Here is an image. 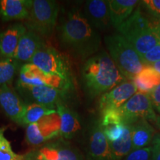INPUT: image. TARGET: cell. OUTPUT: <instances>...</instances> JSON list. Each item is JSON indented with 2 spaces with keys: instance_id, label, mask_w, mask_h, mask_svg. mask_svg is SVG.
I'll list each match as a JSON object with an SVG mask.
<instances>
[{
  "instance_id": "1",
  "label": "cell",
  "mask_w": 160,
  "mask_h": 160,
  "mask_svg": "<svg viewBox=\"0 0 160 160\" xmlns=\"http://www.w3.org/2000/svg\"><path fill=\"white\" fill-rule=\"evenodd\" d=\"M60 15L57 34L65 48L85 61L99 52L101 37L83 15L82 10L73 6L64 10Z\"/></svg>"
},
{
  "instance_id": "2",
  "label": "cell",
  "mask_w": 160,
  "mask_h": 160,
  "mask_svg": "<svg viewBox=\"0 0 160 160\" xmlns=\"http://www.w3.org/2000/svg\"><path fill=\"white\" fill-rule=\"evenodd\" d=\"M81 77L85 92L93 98L127 80L105 51H99L85 60L82 66Z\"/></svg>"
},
{
  "instance_id": "3",
  "label": "cell",
  "mask_w": 160,
  "mask_h": 160,
  "mask_svg": "<svg viewBox=\"0 0 160 160\" xmlns=\"http://www.w3.org/2000/svg\"><path fill=\"white\" fill-rule=\"evenodd\" d=\"M154 22L150 19L148 15L138 7L128 19L117 29V31L142 57L159 43Z\"/></svg>"
},
{
  "instance_id": "4",
  "label": "cell",
  "mask_w": 160,
  "mask_h": 160,
  "mask_svg": "<svg viewBox=\"0 0 160 160\" xmlns=\"http://www.w3.org/2000/svg\"><path fill=\"white\" fill-rule=\"evenodd\" d=\"M108 53L127 80H131L141 72L145 65L134 48L119 33L105 37Z\"/></svg>"
},
{
  "instance_id": "5",
  "label": "cell",
  "mask_w": 160,
  "mask_h": 160,
  "mask_svg": "<svg viewBox=\"0 0 160 160\" xmlns=\"http://www.w3.org/2000/svg\"><path fill=\"white\" fill-rule=\"evenodd\" d=\"M59 5L53 0H32L29 16L25 20L27 30L41 36L48 37L57 26Z\"/></svg>"
},
{
  "instance_id": "6",
  "label": "cell",
  "mask_w": 160,
  "mask_h": 160,
  "mask_svg": "<svg viewBox=\"0 0 160 160\" xmlns=\"http://www.w3.org/2000/svg\"><path fill=\"white\" fill-rule=\"evenodd\" d=\"M23 160H85V156L69 140H50L23 154Z\"/></svg>"
},
{
  "instance_id": "7",
  "label": "cell",
  "mask_w": 160,
  "mask_h": 160,
  "mask_svg": "<svg viewBox=\"0 0 160 160\" xmlns=\"http://www.w3.org/2000/svg\"><path fill=\"white\" fill-rule=\"evenodd\" d=\"M29 63L50 74L57 75L73 84L70 60L51 46L45 45L33 56Z\"/></svg>"
},
{
  "instance_id": "8",
  "label": "cell",
  "mask_w": 160,
  "mask_h": 160,
  "mask_svg": "<svg viewBox=\"0 0 160 160\" xmlns=\"http://www.w3.org/2000/svg\"><path fill=\"white\" fill-rule=\"evenodd\" d=\"M85 160H112L109 142L100 119H93L83 131Z\"/></svg>"
},
{
  "instance_id": "9",
  "label": "cell",
  "mask_w": 160,
  "mask_h": 160,
  "mask_svg": "<svg viewBox=\"0 0 160 160\" xmlns=\"http://www.w3.org/2000/svg\"><path fill=\"white\" fill-rule=\"evenodd\" d=\"M124 125H131L142 119L154 122L157 116L151 97L147 93L137 92L119 108Z\"/></svg>"
},
{
  "instance_id": "10",
  "label": "cell",
  "mask_w": 160,
  "mask_h": 160,
  "mask_svg": "<svg viewBox=\"0 0 160 160\" xmlns=\"http://www.w3.org/2000/svg\"><path fill=\"white\" fill-rule=\"evenodd\" d=\"M17 84L23 85L46 86L62 91L71 92L74 85L57 75L50 74L42 71L31 63L23 64L19 71Z\"/></svg>"
},
{
  "instance_id": "11",
  "label": "cell",
  "mask_w": 160,
  "mask_h": 160,
  "mask_svg": "<svg viewBox=\"0 0 160 160\" xmlns=\"http://www.w3.org/2000/svg\"><path fill=\"white\" fill-rule=\"evenodd\" d=\"M17 91L23 98L26 105L30 103H38L42 105L55 106L65 103L68 99L70 91H62L54 88L46 86H35L17 83Z\"/></svg>"
},
{
  "instance_id": "12",
  "label": "cell",
  "mask_w": 160,
  "mask_h": 160,
  "mask_svg": "<svg viewBox=\"0 0 160 160\" xmlns=\"http://www.w3.org/2000/svg\"><path fill=\"white\" fill-rule=\"evenodd\" d=\"M60 118L57 113L46 116L26 128L25 139L30 145L37 147L50 140L60 137Z\"/></svg>"
},
{
  "instance_id": "13",
  "label": "cell",
  "mask_w": 160,
  "mask_h": 160,
  "mask_svg": "<svg viewBox=\"0 0 160 160\" xmlns=\"http://www.w3.org/2000/svg\"><path fill=\"white\" fill-rule=\"evenodd\" d=\"M137 89L131 80H125L111 91L104 93L99 101L100 112L119 109L137 93Z\"/></svg>"
},
{
  "instance_id": "14",
  "label": "cell",
  "mask_w": 160,
  "mask_h": 160,
  "mask_svg": "<svg viewBox=\"0 0 160 160\" xmlns=\"http://www.w3.org/2000/svg\"><path fill=\"white\" fill-rule=\"evenodd\" d=\"M83 15L97 31H105L112 26L108 1L88 0L84 4Z\"/></svg>"
},
{
  "instance_id": "15",
  "label": "cell",
  "mask_w": 160,
  "mask_h": 160,
  "mask_svg": "<svg viewBox=\"0 0 160 160\" xmlns=\"http://www.w3.org/2000/svg\"><path fill=\"white\" fill-rule=\"evenodd\" d=\"M0 106L9 119L20 125L27 105L8 85L0 86Z\"/></svg>"
},
{
  "instance_id": "16",
  "label": "cell",
  "mask_w": 160,
  "mask_h": 160,
  "mask_svg": "<svg viewBox=\"0 0 160 160\" xmlns=\"http://www.w3.org/2000/svg\"><path fill=\"white\" fill-rule=\"evenodd\" d=\"M57 112L60 118V137L69 140L82 134L81 118L77 112L71 109L65 103L57 105Z\"/></svg>"
},
{
  "instance_id": "17",
  "label": "cell",
  "mask_w": 160,
  "mask_h": 160,
  "mask_svg": "<svg viewBox=\"0 0 160 160\" xmlns=\"http://www.w3.org/2000/svg\"><path fill=\"white\" fill-rule=\"evenodd\" d=\"M45 45L46 44L41 36L27 30L19 40L13 58L20 62L29 63L33 56Z\"/></svg>"
},
{
  "instance_id": "18",
  "label": "cell",
  "mask_w": 160,
  "mask_h": 160,
  "mask_svg": "<svg viewBox=\"0 0 160 160\" xmlns=\"http://www.w3.org/2000/svg\"><path fill=\"white\" fill-rule=\"evenodd\" d=\"M27 31L25 25L15 23L0 33V55L3 58H13L19 40Z\"/></svg>"
},
{
  "instance_id": "19",
  "label": "cell",
  "mask_w": 160,
  "mask_h": 160,
  "mask_svg": "<svg viewBox=\"0 0 160 160\" xmlns=\"http://www.w3.org/2000/svg\"><path fill=\"white\" fill-rule=\"evenodd\" d=\"M32 0H1L0 17L5 22L25 20L29 16Z\"/></svg>"
},
{
  "instance_id": "20",
  "label": "cell",
  "mask_w": 160,
  "mask_h": 160,
  "mask_svg": "<svg viewBox=\"0 0 160 160\" xmlns=\"http://www.w3.org/2000/svg\"><path fill=\"white\" fill-rule=\"evenodd\" d=\"M139 2L137 0H109L108 6L112 26L117 30L119 28L131 17Z\"/></svg>"
},
{
  "instance_id": "21",
  "label": "cell",
  "mask_w": 160,
  "mask_h": 160,
  "mask_svg": "<svg viewBox=\"0 0 160 160\" xmlns=\"http://www.w3.org/2000/svg\"><path fill=\"white\" fill-rule=\"evenodd\" d=\"M132 151L148 147L155 136V131L148 121L142 119L131 125Z\"/></svg>"
},
{
  "instance_id": "22",
  "label": "cell",
  "mask_w": 160,
  "mask_h": 160,
  "mask_svg": "<svg viewBox=\"0 0 160 160\" xmlns=\"http://www.w3.org/2000/svg\"><path fill=\"white\" fill-rule=\"evenodd\" d=\"M132 82L138 92L150 94L160 85V73L151 65H145L141 72L133 77Z\"/></svg>"
},
{
  "instance_id": "23",
  "label": "cell",
  "mask_w": 160,
  "mask_h": 160,
  "mask_svg": "<svg viewBox=\"0 0 160 160\" xmlns=\"http://www.w3.org/2000/svg\"><path fill=\"white\" fill-rule=\"evenodd\" d=\"M112 160H122L132 151L131 125H125L123 133L119 139L109 142Z\"/></svg>"
},
{
  "instance_id": "24",
  "label": "cell",
  "mask_w": 160,
  "mask_h": 160,
  "mask_svg": "<svg viewBox=\"0 0 160 160\" xmlns=\"http://www.w3.org/2000/svg\"><path fill=\"white\" fill-rule=\"evenodd\" d=\"M57 113V107L42 104L30 103L26 106L24 116L20 125L28 126L39 122L46 116Z\"/></svg>"
},
{
  "instance_id": "25",
  "label": "cell",
  "mask_w": 160,
  "mask_h": 160,
  "mask_svg": "<svg viewBox=\"0 0 160 160\" xmlns=\"http://www.w3.org/2000/svg\"><path fill=\"white\" fill-rule=\"evenodd\" d=\"M20 68V62L14 58L0 59V86L10 85L17 73H19Z\"/></svg>"
},
{
  "instance_id": "26",
  "label": "cell",
  "mask_w": 160,
  "mask_h": 160,
  "mask_svg": "<svg viewBox=\"0 0 160 160\" xmlns=\"http://www.w3.org/2000/svg\"><path fill=\"white\" fill-rule=\"evenodd\" d=\"M0 160H23V155L13 151L11 142L5 136V128H0Z\"/></svg>"
},
{
  "instance_id": "27",
  "label": "cell",
  "mask_w": 160,
  "mask_h": 160,
  "mask_svg": "<svg viewBox=\"0 0 160 160\" xmlns=\"http://www.w3.org/2000/svg\"><path fill=\"white\" fill-rule=\"evenodd\" d=\"M101 126L108 142H113L121 137L125 125L122 122H111Z\"/></svg>"
},
{
  "instance_id": "28",
  "label": "cell",
  "mask_w": 160,
  "mask_h": 160,
  "mask_svg": "<svg viewBox=\"0 0 160 160\" xmlns=\"http://www.w3.org/2000/svg\"><path fill=\"white\" fill-rule=\"evenodd\" d=\"M122 160H151V147L148 146L131 151Z\"/></svg>"
},
{
  "instance_id": "29",
  "label": "cell",
  "mask_w": 160,
  "mask_h": 160,
  "mask_svg": "<svg viewBox=\"0 0 160 160\" xmlns=\"http://www.w3.org/2000/svg\"><path fill=\"white\" fill-rule=\"evenodd\" d=\"M140 2L148 13L160 19V0H145Z\"/></svg>"
},
{
  "instance_id": "30",
  "label": "cell",
  "mask_w": 160,
  "mask_h": 160,
  "mask_svg": "<svg viewBox=\"0 0 160 160\" xmlns=\"http://www.w3.org/2000/svg\"><path fill=\"white\" fill-rule=\"evenodd\" d=\"M141 59L145 65H152L160 61V43H158L155 47L144 54Z\"/></svg>"
},
{
  "instance_id": "31",
  "label": "cell",
  "mask_w": 160,
  "mask_h": 160,
  "mask_svg": "<svg viewBox=\"0 0 160 160\" xmlns=\"http://www.w3.org/2000/svg\"><path fill=\"white\" fill-rule=\"evenodd\" d=\"M151 160H160V133H157L151 142Z\"/></svg>"
},
{
  "instance_id": "32",
  "label": "cell",
  "mask_w": 160,
  "mask_h": 160,
  "mask_svg": "<svg viewBox=\"0 0 160 160\" xmlns=\"http://www.w3.org/2000/svg\"><path fill=\"white\" fill-rule=\"evenodd\" d=\"M149 95L155 109L160 108V85L156 87Z\"/></svg>"
},
{
  "instance_id": "33",
  "label": "cell",
  "mask_w": 160,
  "mask_h": 160,
  "mask_svg": "<svg viewBox=\"0 0 160 160\" xmlns=\"http://www.w3.org/2000/svg\"><path fill=\"white\" fill-rule=\"evenodd\" d=\"M157 22L158 21H155L154 22V28H155L156 32H157L158 39H159V43H160V29L159 28V27H158V25H157Z\"/></svg>"
},
{
  "instance_id": "34",
  "label": "cell",
  "mask_w": 160,
  "mask_h": 160,
  "mask_svg": "<svg viewBox=\"0 0 160 160\" xmlns=\"http://www.w3.org/2000/svg\"><path fill=\"white\" fill-rule=\"evenodd\" d=\"M151 66L156 70V71H157L160 73V61L157 62H155L154 64H153Z\"/></svg>"
},
{
  "instance_id": "35",
  "label": "cell",
  "mask_w": 160,
  "mask_h": 160,
  "mask_svg": "<svg viewBox=\"0 0 160 160\" xmlns=\"http://www.w3.org/2000/svg\"><path fill=\"white\" fill-rule=\"evenodd\" d=\"M157 25H158V27H159V28L160 29V22H159V21L157 22Z\"/></svg>"
},
{
  "instance_id": "36",
  "label": "cell",
  "mask_w": 160,
  "mask_h": 160,
  "mask_svg": "<svg viewBox=\"0 0 160 160\" xmlns=\"http://www.w3.org/2000/svg\"><path fill=\"white\" fill-rule=\"evenodd\" d=\"M157 111L158 112H159V114H160V108H159V109H157Z\"/></svg>"
}]
</instances>
